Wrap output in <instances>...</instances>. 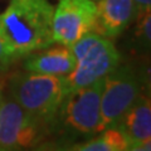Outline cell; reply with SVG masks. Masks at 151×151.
I'll return each instance as SVG.
<instances>
[{
    "instance_id": "cell-7",
    "label": "cell",
    "mask_w": 151,
    "mask_h": 151,
    "mask_svg": "<svg viewBox=\"0 0 151 151\" xmlns=\"http://www.w3.org/2000/svg\"><path fill=\"white\" fill-rule=\"evenodd\" d=\"M94 22V0H59L52 20L54 43L72 47L89 32H93Z\"/></svg>"
},
{
    "instance_id": "cell-3",
    "label": "cell",
    "mask_w": 151,
    "mask_h": 151,
    "mask_svg": "<svg viewBox=\"0 0 151 151\" xmlns=\"http://www.w3.org/2000/svg\"><path fill=\"white\" fill-rule=\"evenodd\" d=\"M70 49L76 64L72 72L64 76V93L86 87L111 73L120 64L121 57L111 40L89 32Z\"/></svg>"
},
{
    "instance_id": "cell-15",
    "label": "cell",
    "mask_w": 151,
    "mask_h": 151,
    "mask_svg": "<svg viewBox=\"0 0 151 151\" xmlns=\"http://www.w3.org/2000/svg\"><path fill=\"white\" fill-rule=\"evenodd\" d=\"M0 100H1V88H0Z\"/></svg>"
},
{
    "instance_id": "cell-1",
    "label": "cell",
    "mask_w": 151,
    "mask_h": 151,
    "mask_svg": "<svg viewBox=\"0 0 151 151\" xmlns=\"http://www.w3.org/2000/svg\"><path fill=\"white\" fill-rule=\"evenodd\" d=\"M53 12L48 0H12L0 14V35L14 59L54 43Z\"/></svg>"
},
{
    "instance_id": "cell-14",
    "label": "cell",
    "mask_w": 151,
    "mask_h": 151,
    "mask_svg": "<svg viewBox=\"0 0 151 151\" xmlns=\"http://www.w3.org/2000/svg\"><path fill=\"white\" fill-rule=\"evenodd\" d=\"M137 12H144V10H150L151 8V0H134Z\"/></svg>"
},
{
    "instance_id": "cell-11",
    "label": "cell",
    "mask_w": 151,
    "mask_h": 151,
    "mask_svg": "<svg viewBox=\"0 0 151 151\" xmlns=\"http://www.w3.org/2000/svg\"><path fill=\"white\" fill-rule=\"evenodd\" d=\"M96 137H91L83 142H76L69 150L78 151H125L129 150V141L126 136L117 129L110 127L97 134Z\"/></svg>"
},
{
    "instance_id": "cell-2",
    "label": "cell",
    "mask_w": 151,
    "mask_h": 151,
    "mask_svg": "<svg viewBox=\"0 0 151 151\" xmlns=\"http://www.w3.org/2000/svg\"><path fill=\"white\" fill-rule=\"evenodd\" d=\"M103 78L70 91L63 97L49 126L53 127L63 142H74L76 140L91 139L97 135Z\"/></svg>"
},
{
    "instance_id": "cell-9",
    "label": "cell",
    "mask_w": 151,
    "mask_h": 151,
    "mask_svg": "<svg viewBox=\"0 0 151 151\" xmlns=\"http://www.w3.org/2000/svg\"><path fill=\"white\" fill-rule=\"evenodd\" d=\"M137 15L134 0H98L93 32L106 38L120 35Z\"/></svg>"
},
{
    "instance_id": "cell-13",
    "label": "cell",
    "mask_w": 151,
    "mask_h": 151,
    "mask_svg": "<svg viewBox=\"0 0 151 151\" xmlns=\"http://www.w3.org/2000/svg\"><path fill=\"white\" fill-rule=\"evenodd\" d=\"M13 60H14L13 55L10 54V52L8 50L1 35H0V70L6 69Z\"/></svg>"
},
{
    "instance_id": "cell-5",
    "label": "cell",
    "mask_w": 151,
    "mask_h": 151,
    "mask_svg": "<svg viewBox=\"0 0 151 151\" xmlns=\"http://www.w3.org/2000/svg\"><path fill=\"white\" fill-rule=\"evenodd\" d=\"M141 89L139 76L129 65L119 64L103 78L97 134L117 126L125 112L139 98Z\"/></svg>"
},
{
    "instance_id": "cell-4",
    "label": "cell",
    "mask_w": 151,
    "mask_h": 151,
    "mask_svg": "<svg viewBox=\"0 0 151 151\" xmlns=\"http://www.w3.org/2000/svg\"><path fill=\"white\" fill-rule=\"evenodd\" d=\"M64 76L19 73L10 82V97L49 127L63 101Z\"/></svg>"
},
{
    "instance_id": "cell-10",
    "label": "cell",
    "mask_w": 151,
    "mask_h": 151,
    "mask_svg": "<svg viewBox=\"0 0 151 151\" xmlns=\"http://www.w3.org/2000/svg\"><path fill=\"white\" fill-rule=\"evenodd\" d=\"M24 68L29 72L50 74V76H67L74 68L76 59L70 47L62 45L47 49L39 53L27 54Z\"/></svg>"
},
{
    "instance_id": "cell-8",
    "label": "cell",
    "mask_w": 151,
    "mask_h": 151,
    "mask_svg": "<svg viewBox=\"0 0 151 151\" xmlns=\"http://www.w3.org/2000/svg\"><path fill=\"white\" fill-rule=\"evenodd\" d=\"M122 134L129 141V150H151V103L150 97L141 93L122 119L117 124Z\"/></svg>"
},
{
    "instance_id": "cell-12",
    "label": "cell",
    "mask_w": 151,
    "mask_h": 151,
    "mask_svg": "<svg viewBox=\"0 0 151 151\" xmlns=\"http://www.w3.org/2000/svg\"><path fill=\"white\" fill-rule=\"evenodd\" d=\"M137 29H136V37L140 40V43L146 48L150 47L151 40V15L150 10L137 12Z\"/></svg>"
},
{
    "instance_id": "cell-6",
    "label": "cell",
    "mask_w": 151,
    "mask_h": 151,
    "mask_svg": "<svg viewBox=\"0 0 151 151\" xmlns=\"http://www.w3.org/2000/svg\"><path fill=\"white\" fill-rule=\"evenodd\" d=\"M47 126L12 97L0 100V150H24L45 137Z\"/></svg>"
}]
</instances>
